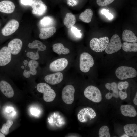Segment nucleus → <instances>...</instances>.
<instances>
[{
    "label": "nucleus",
    "instance_id": "nucleus-23",
    "mask_svg": "<svg viewBox=\"0 0 137 137\" xmlns=\"http://www.w3.org/2000/svg\"><path fill=\"white\" fill-rule=\"evenodd\" d=\"M129 85L128 83L126 81L120 82L118 83L117 88L120 90L119 94L121 99L123 100L127 98V94L126 90Z\"/></svg>",
    "mask_w": 137,
    "mask_h": 137
},
{
    "label": "nucleus",
    "instance_id": "nucleus-24",
    "mask_svg": "<svg viewBox=\"0 0 137 137\" xmlns=\"http://www.w3.org/2000/svg\"><path fill=\"white\" fill-rule=\"evenodd\" d=\"M53 51L59 55L62 53L63 54H67L70 52L69 50L65 47L63 44L61 43H57L54 44L52 46Z\"/></svg>",
    "mask_w": 137,
    "mask_h": 137
},
{
    "label": "nucleus",
    "instance_id": "nucleus-8",
    "mask_svg": "<svg viewBox=\"0 0 137 137\" xmlns=\"http://www.w3.org/2000/svg\"><path fill=\"white\" fill-rule=\"evenodd\" d=\"M94 63L93 58L89 53L84 52L81 54L79 67L81 71L84 73L88 72L90 68L93 66Z\"/></svg>",
    "mask_w": 137,
    "mask_h": 137
},
{
    "label": "nucleus",
    "instance_id": "nucleus-12",
    "mask_svg": "<svg viewBox=\"0 0 137 137\" xmlns=\"http://www.w3.org/2000/svg\"><path fill=\"white\" fill-rule=\"evenodd\" d=\"M19 26L18 21L12 19L8 22L1 30L2 35L4 36L10 35L14 33L18 29Z\"/></svg>",
    "mask_w": 137,
    "mask_h": 137
},
{
    "label": "nucleus",
    "instance_id": "nucleus-11",
    "mask_svg": "<svg viewBox=\"0 0 137 137\" xmlns=\"http://www.w3.org/2000/svg\"><path fill=\"white\" fill-rule=\"evenodd\" d=\"M75 92V88L72 85H67L64 87L62 93V98L63 101L68 104L72 103L74 100Z\"/></svg>",
    "mask_w": 137,
    "mask_h": 137
},
{
    "label": "nucleus",
    "instance_id": "nucleus-36",
    "mask_svg": "<svg viewBox=\"0 0 137 137\" xmlns=\"http://www.w3.org/2000/svg\"><path fill=\"white\" fill-rule=\"evenodd\" d=\"M5 135L3 133L0 132V137H5Z\"/></svg>",
    "mask_w": 137,
    "mask_h": 137
},
{
    "label": "nucleus",
    "instance_id": "nucleus-20",
    "mask_svg": "<svg viewBox=\"0 0 137 137\" xmlns=\"http://www.w3.org/2000/svg\"><path fill=\"white\" fill-rule=\"evenodd\" d=\"M122 39L126 42L132 43L137 42V38L134 33L131 31L125 29L122 34Z\"/></svg>",
    "mask_w": 137,
    "mask_h": 137
},
{
    "label": "nucleus",
    "instance_id": "nucleus-37",
    "mask_svg": "<svg viewBox=\"0 0 137 137\" xmlns=\"http://www.w3.org/2000/svg\"><path fill=\"white\" fill-rule=\"evenodd\" d=\"M121 137H129V136H128V135H127L126 134H124L123 135L121 136Z\"/></svg>",
    "mask_w": 137,
    "mask_h": 137
},
{
    "label": "nucleus",
    "instance_id": "nucleus-4",
    "mask_svg": "<svg viewBox=\"0 0 137 137\" xmlns=\"http://www.w3.org/2000/svg\"><path fill=\"white\" fill-rule=\"evenodd\" d=\"M23 42L19 38H15L11 40L7 47L12 55L15 57L18 58L22 55L24 50Z\"/></svg>",
    "mask_w": 137,
    "mask_h": 137
},
{
    "label": "nucleus",
    "instance_id": "nucleus-13",
    "mask_svg": "<svg viewBox=\"0 0 137 137\" xmlns=\"http://www.w3.org/2000/svg\"><path fill=\"white\" fill-rule=\"evenodd\" d=\"M68 62L65 58L58 59L52 62L49 66V69L53 72H58L64 70L67 66Z\"/></svg>",
    "mask_w": 137,
    "mask_h": 137
},
{
    "label": "nucleus",
    "instance_id": "nucleus-25",
    "mask_svg": "<svg viewBox=\"0 0 137 137\" xmlns=\"http://www.w3.org/2000/svg\"><path fill=\"white\" fill-rule=\"evenodd\" d=\"M93 14V12L91 10L87 9L80 14L79 18L83 22L89 23L91 21Z\"/></svg>",
    "mask_w": 137,
    "mask_h": 137
},
{
    "label": "nucleus",
    "instance_id": "nucleus-39",
    "mask_svg": "<svg viewBox=\"0 0 137 137\" xmlns=\"http://www.w3.org/2000/svg\"><path fill=\"white\" fill-rule=\"evenodd\" d=\"M0 25H1V24H0Z\"/></svg>",
    "mask_w": 137,
    "mask_h": 137
},
{
    "label": "nucleus",
    "instance_id": "nucleus-3",
    "mask_svg": "<svg viewBox=\"0 0 137 137\" xmlns=\"http://www.w3.org/2000/svg\"><path fill=\"white\" fill-rule=\"evenodd\" d=\"M36 88L38 92L43 93V98L45 101L52 102L55 98V92L47 84L44 83H39L37 85Z\"/></svg>",
    "mask_w": 137,
    "mask_h": 137
},
{
    "label": "nucleus",
    "instance_id": "nucleus-9",
    "mask_svg": "<svg viewBox=\"0 0 137 137\" xmlns=\"http://www.w3.org/2000/svg\"><path fill=\"white\" fill-rule=\"evenodd\" d=\"M122 46L120 37L117 34H114L112 37L105 49V52L108 54H113L119 50Z\"/></svg>",
    "mask_w": 137,
    "mask_h": 137
},
{
    "label": "nucleus",
    "instance_id": "nucleus-34",
    "mask_svg": "<svg viewBox=\"0 0 137 137\" xmlns=\"http://www.w3.org/2000/svg\"><path fill=\"white\" fill-rule=\"evenodd\" d=\"M33 0H21V3L25 5L31 6Z\"/></svg>",
    "mask_w": 137,
    "mask_h": 137
},
{
    "label": "nucleus",
    "instance_id": "nucleus-5",
    "mask_svg": "<svg viewBox=\"0 0 137 137\" xmlns=\"http://www.w3.org/2000/svg\"><path fill=\"white\" fill-rule=\"evenodd\" d=\"M109 42V39L107 37L99 39L93 38L90 41V46L91 48L95 52H102L105 50Z\"/></svg>",
    "mask_w": 137,
    "mask_h": 137
},
{
    "label": "nucleus",
    "instance_id": "nucleus-14",
    "mask_svg": "<svg viewBox=\"0 0 137 137\" xmlns=\"http://www.w3.org/2000/svg\"><path fill=\"white\" fill-rule=\"evenodd\" d=\"M31 6L32 9V13L39 16L44 14L47 9V6L41 0H33Z\"/></svg>",
    "mask_w": 137,
    "mask_h": 137
},
{
    "label": "nucleus",
    "instance_id": "nucleus-19",
    "mask_svg": "<svg viewBox=\"0 0 137 137\" xmlns=\"http://www.w3.org/2000/svg\"><path fill=\"white\" fill-rule=\"evenodd\" d=\"M39 38L42 40L47 39L52 36L56 32L54 27L52 26L46 28H42L40 30Z\"/></svg>",
    "mask_w": 137,
    "mask_h": 137
},
{
    "label": "nucleus",
    "instance_id": "nucleus-33",
    "mask_svg": "<svg viewBox=\"0 0 137 137\" xmlns=\"http://www.w3.org/2000/svg\"><path fill=\"white\" fill-rule=\"evenodd\" d=\"M71 27V29L72 31L74 34L75 36L78 38L81 37L82 34L80 33V30H78L75 27L72 26Z\"/></svg>",
    "mask_w": 137,
    "mask_h": 137
},
{
    "label": "nucleus",
    "instance_id": "nucleus-32",
    "mask_svg": "<svg viewBox=\"0 0 137 137\" xmlns=\"http://www.w3.org/2000/svg\"><path fill=\"white\" fill-rule=\"evenodd\" d=\"M101 13L104 15L109 20H111L113 18V16L112 14L109 12V10L105 9H103L101 11Z\"/></svg>",
    "mask_w": 137,
    "mask_h": 137
},
{
    "label": "nucleus",
    "instance_id": "nucleus-30",
    "mask_svg": "<svg viewBox=\"0 0 137 137\" xmlns=\"http://www.w3.org/2000/svg\"><path fill=\"white\" fill-rule=\"evenodd\" d=\"M52 22V19L49 17L46 16L40 20L41 24L44 26H47L50 25Z\"/></svg>",
    "mask_w": 137,
    "mask_h": 137
},
{
    "label": "nucleus",
    "instance_id": "nucleus-1",
    "mask_svg": "<svg viewBox=\"0 0 137 137\" xmlns=\"http://www.w3.org/2000/svg\"><path fill=\"white\" fill-rule=\"evenodd\" d=\"M39 65L38 61L22 55L18 59L14 76H19L26 79H32L37 74Z\"/></svg>",
    "mask_w": 137,
    "mask_h": 137
},
{
    "label": "nucleus",
    "instance_id": "nucleus-16",
    "mask_svg": "<svg viewBox=\"0 0 137 137\" xmlns=\"http://www.w3.org/2000/svg\"><path fill=\"white\" fill-rule=\"evenodd\" d=\"M105 87L110 91L105 95V97L107 99L109 100L113 97L116 98H118L119 96V92L117 85L116 82H113L110 83H107L105 85Z\"/></svg>",
    "mask_w": 137,
    "mask_h": 137
},
{
    "label": "nucleus",
    "instance_id": "nucleus-28",
    "mask_svg": "<svg viewBox=\"0 0 137 137\" xmlns=\"http://www.w3.org/2000/svg\"><path fill=\"white\" fill-rule=\"evenodd\" d=\"M13 123V121L10 120H8L6 123L4 124L0 129L1 132L3 134L7 135L9 133V129Z\"/></svg>",
    "mask_w": 137,
    "mask_h": 137
},
{
    "label": "nucleus",
    "instance_id": "nucleus-27",
    "mask_svg": "<svg viewBox=\"0 0 137 137\" xmlns=\"http://www.w3.org/2000/svg\"><path fill=\"white\" fill-rule=\"evenodd\" d=\"M122 47L123 50L125 52L137 51V43L125 42L122 45Z\"/></svg>",
    "mask_w": 137,
    "mask_h": 137
},
{
    "label": "nucleus",
    "instance_id": "nucleus-17",
    "mask_svg": "<svg viewBox=\"0 0 137 137\" xmlns=\"http://www.w3.org/2000/svg\"><path fill=\"white\" fill-rule=\"evenodd\" d=\"M15 5L12 1L4 0L0 2V12L6 13L13 12L15 9Z\"/></svg>",
    "mask_w": 137,
    "mask_h": 137
},
{
    "label": "nucleus",
    "instance_id": "nucleus-31",
    "mask_svg": "<svg viewBox=\"0 0 137 137\" xmlns=\"http://www.w3.org/2000/svg\"><path fill=\"white\" fill-rule=\"evenodd\" d=\"M114 0H96L97 4L101 7L105 6L112 3Z\"/></svg>",
    "mask_w": 137,
    "mask_h": 137
},
{
    "label": "nucleus",
    "instance_id": "nucleus-15",
    "mask_svg": "<svg viewBox=\"0 0 137 137\" xmlns=\"http://www.w3.org/2000/svg\"><path fill=\"white\" fill-rule=\"evenodd\" d=\"M63 79V75L62 73L57 72L48 74L44 77V80L47 83L51 85H55L60 83Z\"/></svg>",
    "mask_w": 137,
    "mask_h": 137
},
{
    "label": "nucleus",
    "instance_id": "nucleus-35",
    "mask_svg": "<svg viewBox=\"0 0 137 137\" xmlns=\"http://www.w3.org/2000/svg\"><path fill=\"white\" fill-rule=\"evenodd\" d=\"M133 102L134 104L135 105H137V92L136 93L135 97L133 99Z\"/></svg>",
    "mask_w": 137,
    "mask_h": 137
},
{
    "label": "nucleus",
    "instance_id": "nucleus-38",
    "mask_svg": "<svg viewBox=\"0 0 137 137\" xmlns=\"http://www.w3.org/2000/svg\"><path fill=\"white\" fill-rule=\"evenodd\" d=\"M0 108H1V106H0Z\"/></svg>",
    "mask_w": 137,
    "mask_h": 137
},
{
    "label": "nucleus",
    "instance_id": "nucleus-21",
    "mask_svg": "<svg viewBox=\"0 0 137 137\" xmlns=\"http://www.w3.org/2000/svg\"><path fill=\"white\" fill-rule=\"evenodd\" d=\"M123 129L125 133L127 135L133 137H137V125L135 124H127Z\"/></svg>",
    "mask_w": 137,
    "mask_h": 137
},
{
    "label": "nucleus",
    "instance_id": "nucleus-10",
    "mask_svg": "<svg viewBox=\"0 0 137 137\" xmlns=\"http://www.w3.org/2000/svg\"><path fill=\"white\" fill-rule=\"evenodd\" d=\"M96 116V113L93 109L90 107H86L79 111L77 114V118L81 122L85 123L89 119H94Z\"/></svg>",
    "mask_w": 137,
    "mask_h": 137
},
{
    "label": "nucleus",
    "instance_id": "nucleus-26",
    "mask_svg": "<svg viewBox=\"0 0 137 137\" xmlns=\"http://www.w3.org/2000/svg\"><path fill=\"white\" fill-rule=\"evenodd\" d=\"M76 21L75 15L71 13H69L66 14L63 23L67 28H69L75 24Z\"/></svg>",
    "mask_w": 137,
    "mask_h": 137
},
{
    "label": "nucleus",
    "instance_id": "nucleus-7",
    "mask_svg": "<svg viewBox=\"0 0 137 137\" xmlns=\"http://www.w3.org/2000/svg\"><path fill=\"white\" fill-rule=\"evenodd\" d=\"M115 74L119 79L123 80L135 77L137 76V72L133 68L123 66L117 69Z\"/></svg>",
    "mask_w": 137,
    "mask_h": 137
},
{
    "label": "nucleus",
    "instance_id": "nucleus-2",
    "mask_svg": "<svg viewBox=\"0 0 137 137\" xmlns=\"http://www.w3.org/2000/svg\"><path fill=\"white\" fill-rule=\"evenodd\" d=\"M18 58L12 55L7 46L2 47L0 49V72L7 75L14 76Z\"/></svg>",
    "mask_w": 137,
    "mask_h": 137
},
{
    "label": "nucleus",
    "instance_id": "nucleus-6",
    "mask_svg": "<svg viewBox=\"0 0 137 137\" xmlns=\"http://www.w3.org/2000/svg\"><path fill=\"white\" fill-rule=\"evenodd\" d=\"M84 94L85 97L92 101L99 103L102 100V96L100 90L96 87L90 85L84 90Z\"/></svg>",
    "mask_w": 137,
    "mask_h": 137
},
{
    "label": "nucleus",
    "instance_id": "nucleus-18",
    "mask_svg": "<svg viewBox=\"0 0 137 137\" xmlns=\"http://www.w3.org/2000/svg\"><path fill=\"white\" fill-rule=\"evenodd\" d=\"M122 114L126 116L134 117L137 115V113L134 107L132 106L127 104L122 105L120 108Z\"/></svg>",
    "mask_w": 137,
    "mask_h": 137
},
{
    "label": "nucleus",
    "instance_id": "nucleus-29",
    "mask_svg": "<svg viewBox=\"0 0 137 137\" xmlns=\"http://www.w3.org/2000/svg\"><path fill=\"white\" fill-rule=\"evenodd\" d=\"M109 129L106 126H104L101 127L99 131V137H110V135L109 132Z\"/></svg>",
    "mask_w": 137,
    "mask_h": 137
},
{
    "label": "nucleus",
    "instance_id": "nucleus-22",
    "mask_svg": "<svg viewBox=\"0 0 137 137\" xmlns=\"http://www.w3.org/2000/svg\"><path fill=\"white\" fill-rule=\"evenodd\" d=\"M27 46L29 49H36L39 52L44 51L46 49V46L38 40H35L32 42H29Z\"/></svg>",
    "mask_w": 137,
    "mask_h": 137
}]
</instances>
